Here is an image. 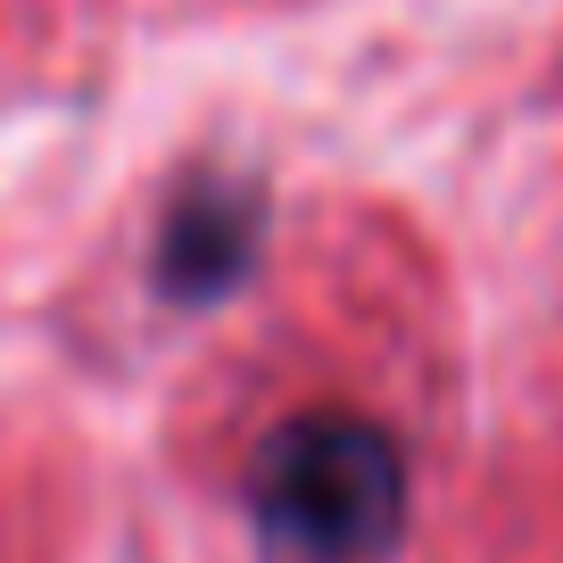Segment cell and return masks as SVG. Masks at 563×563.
Here are the masks:
<instances>
[{
  "mask_svg": "<svg viewBox=\"0 0 563 563\" xmlns=\"http://www.w3.org/2000/svg\"><path fill=\"white\" fill-rule=\"evenodd\" d=\"M241 506L265 563H382L406 539L415 473L373 415L299 406L257 440Z\"/></svg>",
  "mask_w": 563,
  "mask_h": 563,
  "instance_id": "6da1fadb",
  "label": "cell"
},
{
  "mask_svg": "<svg viewBox=\"0 0 563 563\" xmlns=\"http://www.w3.org/2000/svg\"><path fill=\"white\" fill-rule=\"evenodd\" d=\"M265 249V191L249 175H183L175 199L158 216V241H150V282L158 299L183 316H208L257 274Z\"/></svg>",
  "mask_w": 563,
  "mask_h": 563,
  "instance_id": "7a4b0ae2",
  "label": "cell"
}]
</instances>
